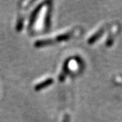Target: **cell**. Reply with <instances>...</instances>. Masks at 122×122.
Returning a JSON list of instances; mask_svg holds the SVG:
<instances>
[{
    "label": "cell",
    "mask_w": 122,
    "mask_h": 122,
    "mask_svg": "<svg viewBox=\"0 0 122 122\" xmlns=\"http://www.w3.org/2000/svg\"><path fill=\"white\" fill-rule=\"evenodd\" d=\"M117 30H118V29H117ZM117 30H115L114 31H112V32H110V36H109V37H108V38H107V43H106V45H107V46H111V45L112 44V43H113V41H114V38H115V36H116V35L118 33Z\"/></svg>",
    "instance_id": "5b68a950"
},
{
    "label": "cell",
    "mask_w": 122,
    "mask_h": 122,
    "mask_svg": "<svg viewBox=\"0 0 122 122\" xmlns=\"http://www.w3.org/2000/svg\"><path fill=\"white\" fill-rule=\"evenodd\" d=\"M53 82H54V80L52 79V78H48V79L45 80L44 81H43L41 83L36 85L35 89H36V91H41L43 88H46V87L51 85V84H53Z\"/></svg>",
    "instance_id": "3957f363"
},
{
    "label": "cell",
    "mask_w": 122,
    "mask_h": 122,
    "mask_svg": "<svg viewBox=\"0 0 122 122\" xmlns=\"http://www.w3.org/2000/svg\"><path fill=\"white\" fill-rule=\"evenodd\" d=\"M110 27V24H107L103 25L100 29H99L93 35H92V36H91L88 38V44H90V45L93 44V43L96 41H97L99 38L102 37V36L104 34V32H105Z\"/></svg>",
    "instance_id": "7a4b0ae2"
},
{
    "label": "cell",
    "mask_w": 122,
    "mask_h": 122,
    "mask_svg": "<svg viewBox=\"0 0 122 122\" xmlns=\"http://www.w3.org/2000/svg\"><path fill=\"white\" fill-rule=\"evenodd\" d=\"M43 3L41 4V5H40L36 8V9L34 10V12L32 13V15H31V19H30V27L33 24V22L35 21V19H36V16H37V15H38V13L40 9H41V7H43Z\"/></svg>",
    "instance_id": "8992f818"
},
{
    "label": "cell",
    "mask_w": 122,
    "mask_h": 122,
    "mask_svg": "<svg viewBox=\"0 0 122 122\" xmlns=\"http://www.w3.org/2000/svg\"><path fill=\"white\" fill-rule=\"evenodd\" d=\"M120 77H121V79H122V74H121V75H120Z\"/></svg>",
    "instance_id": "9c48e42d"
},
{
    "label": "cell",
    "mask_w": 122,
    "mask_h": 122,
    "mask_svg": "<svg viewBox=\"0 0 122 122\" xmlns=\"http://www.w3.org/2000/svg\"><path fill=\"white\" fill-rule=\"evenodd\" d=\"M68 60H66L65 63L63 64V69H62V71L60 74L59 75V80L60 82H63L65 80L66 77V75L68 74Z\"/></svg>",
    "instance_id": "277c9868"
},
{
    "label": "cell",
    "mask_w": 122,
    "mask_h": 122,
    "mask_svg": "<svg viewBox=\"0 0 122 122\" xmlns=\"http://www.w3.org/2000/svg\"><path fill=\"white\" fill-rule=\"evenodd\" d=\"M76 30H77L76 28H74L71 31H68L67 32L59 35V36H57V37L54 38H48V39L38 41L35 43V45L37 47H41V46H48V45H51V44H55V43H57L60 42L68 41L69 39L72 38L75 36Z\"/></svg>",
    "instance_id": "6da1fadb"
},
{
    "label": "cell",
    "mask_w": 122,
    "mask_h": 122,
    "mask_svg": "<svg viewBox=\"0 0 122 122\" xmlns=\"http://www.w3.org/2000/svg\"><path fill=\"white\" fill-rule=\"evenodd\" d=\"M63 122H71V116L68 113L65 114L63 118Z\"/></svg>",
    "instance_id": "ba28073f"
},
{
    "label": "cell",
    "mask_w": 122,
    "mask_h": 122,
    "mask_svg": "<svg viewBox=\"0 0 122 122\" xmlns=\"http://www.w3.org/2000/svg\"><path fill=\"white\" fill-rule=\"evenodd\" d=\"M50 17H51V7H49V9H48V13L46 14V21H45V24H46V27L47 29L49 28L50 27V21H51V19H50Z\"/></svg>",
    "instance_id": "52a82bcc"
}]
</instances>
